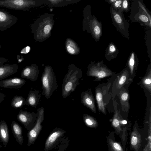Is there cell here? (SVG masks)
I'll list each match as a JSON object with an SVG mask.
<instances>
[{
  "mask_svg": "<svg viewBox=\"0 0 151 151\" xmlns=\"http://www.w3.org/2000/svg\"><path fill=\"white\" fill-rule=\"evenodd\" d=\"M137 137H133L131 139V144L133 145H135L137 143Z\"/></svg>",
  "mask_w": 151,
  "mask_h": 151,
  "instance_id": "d6a6232c",
  "label": "cell"
},
{
  "mask_svg": "<svg viewBox=\"0 0 151 151\" xmlns=\"http://www.w3.org/2000/svg\"><path fill=\"white\" fill-rule=\"evenodd\" d=\"M9 139V134L8 126L4 120L0 122V141L6 148Z\"/></svg>",
  "mask_w": 151,
  "mask_h": 151,
  "instance_id": "7402d4cb",
  "label": "cell"
},
{
  "mask_svg": "<svg viewBox=\"0 0 151 151\" xmlns=\"http://www.w3.org/2000/svg\"><path fill=\"white\" fill-rule=\"evenodd\" d=\"M26 105V100L22 96L16 95L12 99L11 105L13 108L17 109L21 108Z\"/></svg>",
  "mask_w": 151,
  "mask_h": 151,
  "instance_id": "83f0119b",
  "label": "cell"
},
{
  "mask_svg": "<svg viewBox=\"0 0 151 151\" xmlns=\"http://www.w3.org/2000/svg\"><path fill=\"white\" fill-rule=\"evenodd\" d=\"M133 80L130 76L129 69L126 67L117 74L113 81L111 91L107 96H109L108 98L114 99L120 90L124 87L129 86Z\"/></svg>",
  "mask_w": 151,
  "mask_h": 151,
  "instance_id": "8992f818",
  "label": "cell"
},
{
  "mask_svg": "<svg viewBox=\"0 0 151 151\" xmlns=\"http://www.w3.org/2000/svg\"><path fill=\"white\" fill-rule=\"evenodd\" d=\"M123 0H116L111 4V6L116 11H117L121 8Z\"/></svg>",
  "mask_w": 151,
  "mask_h": 151,
  "instance_id": "4dcf8cb0",
  "label": "cell"
},
{
  "mask_svg": "<svg viewBox=\"0 0 151 151\" xmlns=\"http://www.w3.org/2000/svg\"><path fill=\"white\" fill-rule=\"evenodd\" d=\"M44 112L45 109L43 107L40 108L37 110L38 116L35 124L34 127L29 131L27 134L28 146H29L31 145L34 144L42 129V126L41 125V123L44 120Z\"/></svg>",
  "mask_w": 151,
  "mask_h": 151,
  "instance_id": "30bf717a",
  "label": "cell"
},
{
  "mask_svg": "<svg viewBox=\"0 0 151 151\" xmlns=\"http://www.w3.org/2000/svg\"><path fill=\"white\" fill-rule=\"evenodd\" d=\"M80 1V0H45L44 4L51 7H57L76 3Z\"/></svg>",
  "mask_w": 151,
  "mask_h": 151,
  "instance_id": "484cf974",
  "label": "cell"
},
{
  "mask_svg": "<svg viewBox=\"0 0 151 151\" xmlns=\"http://www.w3.org/2000/svg\"><path fill=\"white\" fill-rule=\"evenodd\" d=\"M26 81L22 78L14 77L0 81V87L10 89H18L22 86Z\"/></svg>",
  "mask_w": 151,
  "mask_h": 151,
  "instance_id": "2e32d148",
  "label": "cell"
},
{
  "mask_svg": "<svg viewBox=\"0 0 151 151\" xmlns=\"http://www.w3.org/2000/svg\"><path fill=\"white\" fill-rule=\"evenodd\" d=\"M1 45H0V50L1 48Z\"/></svg>",
  "mask_w": 151,
  "mask_h": 151,
  "instance_id": "f35d334b",
  "label": "cell"
},
{
  "mask_svg": "<svg viewBox=\"0 0 151 151\" xmlns=\"http://www.w3.org/2000/svg\"><path fill=\"white\" fill-rule=\"evenodd\" d=\"M18 18L3 9H0V31L9 28L17 22Z\"/></svg>",
  "mask_w": 151,
  "mask_h": 151,
  "instance_id": "7c38bea8",
  "label": "cell"
},
{
  "mask_svg": "<svg viewBox=\"0 0 151 151\" xmlns=\"http://www.w3.org/2000/svg\"><path fill=\"white\" fill-rule=\"evenodd\" d=\"M116 0H108L106 1L107 3L111 4L116 1Z\"/></svg>",
  "mask_w": 151,
  "mask_h": 151,
  "instance_id": "d590c367",
  "label": "cell"
},
{
  "mask_svg": "<svg viewBox=\"0 0 151 151\" xmlns=\"http://www.w3.org/2000/svg\"><path fill=\"white\" fill-rule=\"evenodd\" d=\"M138 60L135 52H132L129 57L127 64L130 76L133 79L136 74V71L138 65Z\"/></svg>",
  "mask_w": 151,
  "mask_h": 151,
  "instance_id": "ffe728a7",
  "label": "cell"
},
{
  "mask_svg": "<svg viewBox=\"0 0 151 151\" xmlns=\"http://www.w3.org/2000/svg\"><path fill=\"white\" fill-rule=\"evenodd\" d=\"M110 10L113 25L122 36L129 39V29L130 24L124 17V11L121 8L116 11L111 6Z\"/></svg>",
  "mask_w": 151,
  "mask_h": 151,
  "instance_id": "52a82bcc",
  "label": "cell"
},
{
  "mask_svg": "<svg viewBox=\"0 0 151 151\" xmlns=\"http://www.w3.org/2000/svg\"><path fill=\"white\" fill-rule=\"evenodd\" d=\"M42 93L45 97L50 99L58 87L56 78L51 66L46 65L42 76Z\"/></svg>",
  "mask_w": 151,
  "mask_h": 151,
  "instance_id": "5b68a950",
  "label": "cell"
},
{
  "mask_svg": "<svg viewBox=\"0 0 151 151\" xmlns=\"http://www.w3.org/2000/svg\"><path fill=\"white\" fill-rule=\"evenodd\" d=\"M54 15L46 13L40 16L31 24V32L36 42H42L50 36L55 22Z\"/></svg>",
  "mask_w": 151,
  "mask_h": 151,
  "instance_id": "6da1fadb",
  "label": "cell"
},
{
  "mask_svg": "<svg viewBox=\"0 0 151 151\" xmlns=\"http://www.w3.org/2000/svg\"><path fill=\"white\" fill-rule=\"evenodd\" d=\"M130 3L128 0H123L121 9L126 12H129V9Z\"/></svg>",
  "mask_w": 151,
  "mask_h": 151,
  "instance_id": "f546056e",
  "label": "cell"
},
{
  "mask_svg": "<svg viewBox=\"0 0 151 151\" xmlns=\"http://www.w3.org/2000/svg\"><path fill=\"white\" fill-rule=\"evenodd\" d=\"M38 114L34 112H29L21 109L17 116V120L22 124L28 131L35 126Z\"/></svg>",
  "mask_w": 151,
  "mask_h": 151,
  "instance_id": "8fae6325",
  "label": "cell"
},
{
  "mask_svg": "<svg viewBox=\"0 0 151 151\" xmlns=\"http://www.w3.org/2000/svg\"><path fill=\"white\" fill-rule=\"evenodd\" d=\"M45 0H0V7L12 9L27 11L44 4Z\"/></svg>",
  "mask_w": 151,
  "mask_h": 151,
  "instance_id": "ba28073f",
  "label": "cell"
},
{
  "mask_svg": "<svg viewBox=\"0 0 151 151\" xmlns=\"http://www.w3.org/2000/svg\"><path fill=\"white\" fill-rule=\"evenodd\" d=\"M118 50L114 44L111 42L108 45L105 51V57L106 59L110 61L118 55Z\"/></svg>",
  "mask_w": 151,
  "mask_h": 151,
  "instance_id": "4316f807",
  "label": "cell"
},
{
  "mask_svg": "<svg viewBox=\"0 0 151 151\" xmlns=\"http://www.w3.org/2000/svg\"><path fill=\"white\" fill-rule=\"evenodd\" d=\"M41 97L39 91L36 89L33 90L32 87L26 100V105L36 108L40 102Z\"/></svg>",
  "mask_w": 151,
  "mask_h": 151,
  "instance_id": "44dd1931",
  "label": "cell"
},
{
  "mask_svg": "<svg viewBox=\"0 0 151 151\" xmlns=\"http://www.w3.org/2000/svg\"><path fill=\"white\" fill-rule=\"evenodd\" d=\"M39 70L38 66L32 63L30 65L26 66L22 70L20 76L24 78H26L34 82L38 78Z\"/></svg>",
  "mask_w": 151,
  "mask_h": 151,
  "instance_id": "4fadbf2b",
  "label": "cell"
},
{
  "mask_svg": "<svg viewBox=\"0 0 151 151\" xmlns=\"http://www.w3.org/2000/svg\"><path fill=\"white\" fill-rule=\"evenodd\" d=\"M130 9L129 17L132 22L140 23L151 28V15L142 0H133Z\"/></svg>",
  "mask_w": 151,
  "mask_h": 151,
  "instance_id": "277c9868",
  "label": "cell"
},
{
  "mask_svg": "<svg viewBox=\"0 0 151 151\" xmlns=\"http://www.w3.org/2000/svg\"><path fill=\"white\" fill-rule=\"evenodd\" d=\"M1 145H0V151H1Z\"/></svg>",
  "mask_w": 151,
  "mask_h": 151,
  "instance_id": "74e56055",
  "label": "cell"
},
{
  "mask_svg": "<svg viewBox=\"0 0 151 151\" xmlns=\"http://www.w3.org/2000/svg\"><path fill=\"white\" fill-rule=\"evenodd\" d=\"M86 75L94 77L95 81H99L105 78L112 76L115 73L109 69L103 61L98 62H91L87 67Z\"/></svg>",
  "mask_w": 151,
  "mask_h": 151,
  "instance_id": "9c48e42d",
  "label": "cell"
},
{
  "mask_svg": "<svg viewBox=\"0 0 151 151\" xmlns=\"http://www.w3.org/2000/svg\"><path fill=\"white\" fill-rule=\"evenodd\" d=\"M128 86L121 89L117 95L119 99L122 110L124 112H127L129 109L130 96L128 91Z\"/></svg>",
  "mask_w": 151,
  "mask_h": 151,
  "instance_id": "e0dca14e",
  "label": "cell"
},
{
  "mask_svg": "<svg viewBox=\"0 0 151 151\" xmlns=\"http://www.w3.org/2000/svg\"><path fill=\"white\" fill-rule=\"evenodd\" d=\"M1 102H0V104H1Z\"/></svg>",
  "mask_w": 151,
  "mask_h": 151,
  "instance_id": "ab89813d",
  "label": "cell"
},
{
  "mask_svg": "<svg viewBox=\"0 0 151 151\" xmlns=\"http://www.w3.org/2000/svg\"><path fill=\"white\" fill-rule=\"evenodd\" d=\"M8 60V59L4 57H0V66L3 65Z\"/></svg>",
  "mask_w": 151,
  "mask_h": 151,
  "instance_id": "1f68e13d",
  "label": "cell"
},
{
  "mask_svg": "<svg viewBox=\"0 0 151 151\" xmlns=\"http://www.w3.org/2000/svg\"><path fill=\"white\" fill-rule=\"evenodd\" d=\"M49 135L45 144V151L48 150L55 142L65 133L63 130L57 128Z\"/></svg>",
  "mask_w": 151,
  "mask_h": 151,
  "instance_id": "d6986e66",
  "label": "cell"
},
{
  "mask_svg": "<svg viewBox=\"0 0 151 151\" xmlns=\"http://www.w3.org/2000/svg\"><path fill=\"white\" fill-rule=\"evenodd\" d=\"M109 86H99L96 88L95 96L99 111L106 114V111L104 101V95L106 94Z\"/></svg>",
  "mask_w": 151,
  "mask_h": 151,
  "instance_id": "5bb4252c",
  "label": "cell"
},
{
  "mask_svg": "<svg viewBox=\"0 0 151 151\" xmlns=\"http://www.w3.org/2000/svg\"><path fill=\"white\" fill-rule=\"evenodd\" d=\"M11 126L12 132L16 141L22 146L24 141L22 127L14 121H12Z\"/></svg>",
  "mask_w": 151,
  "mask_h": 151,
  "instance_id": "603a6c76",
  "label": "cell"
},
{
  "mask_svg": "<svg viewBox=\"0 0 151 151\" xmlns=\"http://www.w3.org/2000/svg\"><path fill=\"white\" fill-rule=\"evenodd\" d=\"M121 123L123 124H126L127 123V122L126 120H124L121 121Z\"/></svg>",
  "mask_w": 151,
  "mask_h": 151,
  "instance_id": "8d00e7d4",
  "label": "cell"
},
{
  "mask_svg": "<svg viewBox=\"0 0 151 151\" xmlns=\"http://www.w3.org/2000/svg\"><path fill=\"white\" fill-rule=\"evenodd\" d=\"M113 146L114 148L117 150L120 151L122 150V148L120 145L117 143H114Z\"/></svg>",
  "mask_w": 151,
  "mask_h": 151,
  "instance_id": "836d02e7",
  "label": "cell"
},
{
  "mask_svg": "<svg viewBox=\"0 0 151 151\" xmlns=\"http://www.w3.org/2000/svg\"><path fill=\"white\" fill-rule=\"evenodd\" d=\"M68 69L62 84V96L64 99L75 91L80 84L79 80L82 76L81 69L73 63L69 65Z\"/></svg>",
  "mask_w": 151,
  "mask_h": 151,
  "instance_id": "7a4b0ae2",
  "label": "cell"
},
{
  "mask_svg": "<svg viewBox=\"0 0 151 151\" xmlns=\"http://www.w3.org/2000/svg\"><path fill=\"white\" fill-rule=\"evenodd\" d=\"M81 103L93 112H96L95 100L91 89L83 91L81 93Z\"/></svg>",
  "mask_w": 151,
  "mask_h": 151,
  "instance_id": "9a60e30c",
  "label": "cell"
},
{
  "mask_svg": "<svg viewBox=\"0 0 151 151\" xmlns=\"http://www.w3.org/2000/svg\"><path fill=\"white\" fill-rule=\"evenodd\" d=\"M139 84L143 88L146 89L150 94L151 93V64L148 66L145 76L142 78Z\"/></svg>",
  "mask_w": 151,
  "mask_h": 151,
  "instance_id": "cb8c5ba5",
  "label": "cell"
},
{
  "mask_svg": "<svg viewBox=\"0 0 151 151\" xmlns=\"http://www.w3.org/2000/svg\"><path fill=\"white\" fill-rule=\"evenodd\" d=\"M65 46L67 52L70 55H77L80 52V48L77 44L69 38H67L65 43Z\"/></svg>",
  "mask_w": 151,
  "mask_h": 151,
  "instance_id": "d4e9b609",
  "label": "cell"
},
{
  "mask_svg": "<svg viewBox=\"0 0 151 151\" xmlns=\"http://www.w3.org/2000/svg\"><path fill=\"white\" fill-rule=\"evenodd\" d=\"M83 19L82 29L90 34L96 41H99L102 34V27L101 22L99 21L94 15L92 16L91 7L87 5L83 11Z\"/></svg>",
  "mask_w": 151,
  "mask_h": 151,
  "instance_id": "3957f363",
  "label": "cell"
},
{
  "mask_svg": "<svg viewBox=\"0 0 151 151\" xmlns=\"http://www.w3.org/2000/svg\"><path fill=\"white\" fill-rule=\"evenodd\" d=\"M6 96L1 92H0V102L3 101L5 98Z\"/></svg>",
  "mask_w": 151,
  "mask_h": 151,
  "instance_id": "e575fe53",
  "label": "cell"
},
{
  "mask_svg": "<svg viewBox=\"0 0 151 151\" xmlns=\"http://www.w3.org/2000/svg\"><path fill=\"white\" fill-rule=\"evenodd\" d=\"M83 118L84 122L87 125L91 126L95 123V120L92 117L89 115L84 114Z\"/></svg>",
  "mask_w": 151,
  "mask_h": 151,
  "instance_id": "f1b7e54d",
  "label": "cell"
},
{
  "mask_svg": "<svg viewBox=\"0 0 151 151\" xmlns=\"http://www.w3.org/2000/svg\"><path fill=\"white\" fill-rule=\"evenodd\" d=\"M19 68L17 64H6L0 66V81L17 73Z\"/></svg>",
  "mask_w": 151,
  "mask_h": 151,
  "instance_id": "ac0fdd59",
  "label": "cell"
}]
</instances>
